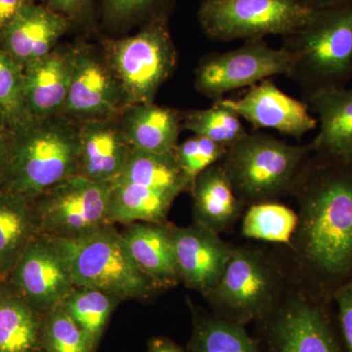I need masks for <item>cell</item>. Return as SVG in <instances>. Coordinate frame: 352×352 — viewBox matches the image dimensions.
<instances>
[{"mask_svg": "<svg viewBox=\"0 0 352 352\" xmlns=\"http://www.w3.org/2000/svg\"><path fill=\"white\" fill-rule=\"evenodd\" d=\"M291 197L298 224L289 244L275 251L293 281L333 300L352 281V159L312 152Z\"/></svg>", "mask_w": 352, "mask_h": 352, "instance_id": "1", "label": "cell"}, {"mask_svg": "<svg viewBox=\"0 0 352 352\" xmlns=\"http://www.w3.org/2000/svg\"><path fill=\"white\" fill-rule=\"evenodd\" d=\"M78 122L63 115L32 118L8 129L1 191L32 201L53 185L76 175Z\"/></svg>", "mask_w": 352, "mask_h": 352, "instance_id": "2", "label": "cell"}, {"mask_svg": "<svg viewBox=\"0 0 352 352\" xmlns=\"http://www.w3.org/2000/svg\"><path fill=\"white\" fill-rule=\"evenodd\" d=\"M292 57L288 75L309 95L346 87L352 80V0L314 10L307 22L283 36Z\"/></svg>", "mask_w": 352, "mask_h": 352, "instance_id": "3", "label": "cell"}, {"mask_svg": "<svg viewBox=\"0 0 352 352\" xmlns=\"http://www.w3.org/2000/svg\"><path fill=\"white\" fill-rule=\"evenodd\" d=\"M289 282L275 249L234 245L223 274L204 298L217 316L247 326L276 305Z\"/></svg>", "mask_w": 352, "mask_h": 352, "instance_id": "4", "label": "cell"}, {"mask_svg": "<svg viewBox=\"0 0 352 352\" xmlns=\"http://www.w3.org/2000/svg\"><path fill=\"white\" fill-rule=\"evenodd\" d=\"M314 152L311 143L289 145L270 134L249 133L219 162L245 207L291 196L298 173Z\"/></svg>", "mask_w": 352, "mask_h": 352, "instance_id": "5", "label": "cell"}, {"mask_svg": "<svg viewBox=\"0 0 352 352\" xmlns=\"http://www.w3.org/2000/svg\"><path fill=\"white\" fill-rule=\"evenodd\" d=\"M254 325L261 352H346L333 300L292 279L276 305Z\"/></svg>", "mask_w": 352, "mask_h": 352, "instance_id": "6", "label": "cell"}, {"mask_svg": "<svg viewBox=\"0 0 352 352\" xmlns=\"http://www.w3.org/2000/svg\"><path fill=\"white\" fill-rule=\"evenodd\" d=\"M76 287L104 292L120 300H148L157 291L132 259L115 224L72 239L54 238Z\"/></svg>", "mask_w": 352, "mask_h": 352, "instance_id": "7", "label": "cell"}, {"mask_svg": "<svg viewBox=\"0 0 352 352\" xmlns=\"http://www.w3.org/2000/svg\"><path fill=\"white\" fill-rule=\"evenodd\" d=\"M168 22L153 21L141 25L133 36L104 41V58L129 106L153 103L175 71L177 53Z\"/></svg>", "mask_w": 352, "mask_h": 352, "instance_id": "8", "label": "cell"}, {"mask_svg": "<svg viewBox=\"0 0 352 352\" xmlns=\"http://www.w3.org/2000/svg\"><path fill=\"white\" fill-rule=\"evenodd\" d=\"M312 12L296 0H203L197 18L212 41H248L292 34Z\"/></svg>", "mask_w": 352, "mask_h": 352, "instance_id": "9", "label": "cell"}, {"mask_svg": "<svg viewBox=\"0 0 352 352\" xmlns=\"http://www.w3.org/2000/svg\"><path fill=\"white\" fill-rule=\"evenodd\" d=\"M111 183L73 175L32 201L39 235L58 239L80 237L109 226Z\"/></svg>", "mask_w": 352, "mask_h": 352, "instance_id": "10", "label": "cell"}, {"mask_svg": "<svg viewBox=\"0 0 352 352\" xmlns=\"http://www.w3.org/2000/svg\"><path fill=\"white\" fill-rule=\"evenodd\" d=\"M292 57L284 47L273 48L264 39L245 41L226 52H214L200 60L195 69L197 91L208 98L252 87L276 75H288Z\"/></svg>", "mask_w": 352, "mask_h": 352, "instance_id": "11", "label": "cell"}, {"mask_svg": "<svg viewBox=\"0 0 352 352\" xmlns=\"http://www.w3.org/2000/svg\"><path fill=\"white\" fill-rule=\"evenodd\" d=\"M8 280L25 302L43 314L61 305L76 288L56 241L44 235L36 236L25 247Z\"/></svg>", "mask_w": 352, "mask_h": 352, "instance_id": "12", "label": "cell"}, {"mask_svg": "<svg viewBox=\"0 0 352 352\" xmlns=\"http://www.w3.org/2000/svg\"><path fill=\"white\" fill-rule=\"evenodd\" d=\"M129 107L105 58L90 46H76V61L62 115L76 122L117 119Z\"/></svg>", "mask_w": 352, "mask_h": 352, "instance_id": "13", "label": "cell"}, {"mask_svg": "<svg viewBox=\"0 0 352 352\" xmlns=\"http://www.w3.org/2000/svg\"><path fill=\"white\" fill-rule=\"evenodd\" d=\"M180 283L205 296L214 288L230 258L233 245L207 227L170 226Z\"/></svg>", "mask_w": 352, "mask_h": 352, "instance_id": "14", "label": "cell"}, {"mask_svg": "<svg viewBox=\"0 0 352 352\" xmlns=\"http://www.w3.org/2000/svg\"><path fill=\"white\" fill-rule=\"evenodd\" d=\"M214 101L249 122L254 129H276L294 138H302L318 124V120L310 115L307 102L285 94L270 78L252 85L237 100L220 98Z\"/></svg>", "mask_w": 352, "mask_h": 352, "instance_id": "15", "label": "cell"}, {"mask_svg": "<svg viewBox=\"0 0 352 352\" xmlns=\"http://www.w3.org/2000/svg\"><path fill=\"white\" fill-rule=\"evenodd\" d=\"M132 149L120 118L78 122L76 175L95 183H112L126 166Z\"/></svg>", "mask_w": 352, "mask_h": 352, "instance_id": "16", "label": "cell"}, {"mask_svg": "<svg viewBox=\"0 0 352 352\" xmlns=\"http://www.w3.org/2000/svg\"><path fill=\"white\" fill-rule=\"evenodd\" d=\"M76 61V46H56L24 67L25 101L32 118L62 115Z\"/></svg>", "mask_w": 352, "mask_h": 352, "instance_id": "17", "label": "cell"}, {"mask_svg": "<svg viewBox=\"0 0 352 352\" xmlns=\"http://www.w3.org/2000/svg\"><path fill=\"white\" fill-rule=\"evenodd\" d=\"M69 27L63 16L32 2L2 32L0 47L25 67L54 50Z\"/></svg>", "mask_w": 352, "mask_h": 352, "instance_id": "18", "label": "cell"}, {"mask_svg": "<svg viewBox=\"0 0 352 352\" xmlns=\"http://www.w3.org/2000/svg\"><path fill=\"white\" fill-rule=\"evenodd\" d=\"M170 226L168 222H132L120 232L138 270L157 292L180 283Z\"/></svg>", "mask_w": 352, "mask_h": 352, "instance_id": "19", "label": "cell"}, {"mask_svg": "<svg viewBox=\"0 0 352 352\" xmlns=\"http://www.w3.org/2000/svg\"><path fill=\"white\" fill-rule=\"evenodd\" d=\"M190 195L194 223L219 234L233 227L247 208L236 196L220 163L212 164L197 177Z\"/></svg>", "mask_w": 352, "mask_h": 352, "instance_id": "20", "label": "cell"}, {"mask_svg": "<svg viewBox=\"0 0 352 352\" xmlns=\"http://www.w3.org/2000/svg\"><path fill=\"white\" fill-rule=\"evenodd\" d=\"M305 102L320 122L318 134L310 142L314 151L352 159V88L319 90Z\"/></svg>", "mask_w": 352, "mask_h": 352, "instance_id": "21", "label": "cell"}, {"mask_svg": "<svg viewBox=\"0 0 352 352\" xmlns=\"http://www.w3.org/2000/svg\"><path fill=\"white\" fill-rule=\"evenodd\" d=\"M183 112L153 103L129 106L120 126L134 149L153 154L173 153L182 131Z\"/></svg>", "mask_w": 352, "mask_h": 352, "instance_id": "22", "label": "cell"}, {"mask_svg": "<svg viewBox=\"0 0 352 352\" xmlns=\"http://www.w3.org/2000/svg\"><path fill=\"white\" fill-rule=\"evenodd\" d=\"M43 320L11 285L0 284V352H43Z\"/></svg>", "mask_w": 352, "mask_h": 352, "instance_id": "23", "label": "cell"}, {"mask_svg": "<svg viewBox=\"0 0 352 352\" xmlns=\"http://www.w3.org/2000/svg\"><path fill=\"white\" fill-rule=\"evenodd\" d=\"M38 235L31 201L0 191V284L9 279L25 247Z\"/></svg>", "mask_w": 352, "mask_h": 352, "instance_id": "24", "label": "cell"}, {"mask_svg": "<svg viewBox=\"0 0 352 352\" xmlns=\"http://www.w3.org/2000/svg\"><path fill=\"white\" fill-rule=\"evenodd\" d=\"M192 318L189 352H261L245 326L226 320L188 300Z\"/></svg>", "mask_w": 352, "mask_h": 352, "instance_id": "25", "label": "cell"}, {"mask_svg": "<svg viewBox=\"0 0 352 352\" xmlns=\"http://www.w3.org/2000/svg\"><path fill=\"white\" fill-rule=\"evenodd\" d=\"M241 232L248 239L288 245L298 224V214L279 201L258 204L245 208Z\"/></svg>", "mask_w": 352, "mask_h": 352, "instance_id": "26", "label": "cell"}, {"mask_svg": "<svg viewBox=\"0 0 352 352\" xmlns=\"http://www.w3.org/2000/svg\"><path fill=\"white\" fill-rule=\"evenodd\" d=\"M120 302V298L98 289L76 287L62 307L82 329L95 349L100 342L111 315Z\"/></svg>", "mask_w": 352, "mask_h": 352, "instance_id": "27", "label": "cell"}, {"mask_svg": "<svg viewBox=\"0 0 352 352\" xmlns=\"http://www.w3.org/2000/svg\"><path fill=\"white\" fill-rule=\"evenodd\" d=\"M182 131L194 132L228 149L249 134L239 117L217 101L210 108L183 112Z\"/></svg>", "mask_w": 352, "mask_h": 352, "instance_id": "28", "label": "cell"}, {"mask_svg": "<svg viewBox=\"0 0 352 352\" xmlns=\"http://www.w3.org/2000/svg\"><path fill=\"white\" fill-rule=\"evenodd\" d=\"M175 0H101L102 22L113 31L168 20Z\"/></svg>", "mask_w": 352, "mask_h": 352, "instance_id": "29", "label": "cell"}, {"mask_svg": "<svg viewBox=\"0 0 352 352\" xmlns=\"http://www.w3.org/2000/svg\"><path fill=\"white\" fill-rule=\"evenodd\" d=\"M41 342L43 352H94L95 349L62 305L43 314Z\"/></svg>", "mask_w": 352, "mask_h": 352, "instance_id": "30", "label": "cell"}, {"mask_svg": "<svg viewBox=\"0 0 352 352\" xmlns=\"http://www.w3.org/2000/svg\"><path fill=\"white\" fill-rule=\"evenodd\" d=\"M0 107L9 129L32 119L25 101L24 67L0 47Z\"/></svg>", "mask_w": 352, "mask_h": 352, "instance_id": "31", "label": "cell"}, {"mask_svg": "<svg viewBox=\"0 0 352 352\" xmlns=\"http://www.w3.org/2000/svg\"><path fill=\"white\" fill-rule=\"evenodd\" d=\"M227 150L228 148L200 135L192 136L176 146L173 154L189 194L197 177L212 164L219 163Z\"/></svg>", "mask_w": 352, "mask_h": 352, "instance_id": "32", "label": "cell"}, {"mask_svg": "<svg viewBox=\"0 0 352 352\" xmlns=\"http://www.w3.org/2000/svg\"><path fill=\"white\" fill-rule=\"evenodd\" d=\"M46 6L63 16L69 25H88L94 19L95 0H46Z\"/></svg>", "mask_w": 352, "mask_h": 352, "instance_id": "33", "label": "cell"}, {"mask_svg": "<svg viewBox=\"0 0 352 352\" xmlns=\"http://www.w3.org/2000/svg\"><path fill=\"white\" fill-rule=\"evenodd\" d=\"M333 302L344 347L346 352H352V281L337 289Z\"/></svg>", "mask_w": 352, "mask_h": 352, "instance_id": "34", "label": "cell"}, {"mask_svg": "<svg viewBox=\"0 0 352 352\" xmlns=\"http://www.w3.org/2000/svg\"><path fill=\"white\" fill-rule=\"evenodd\" d=\"M34 0H0V36L18 14Z\"/></svg>", "mask_w": 352, "mask_h": 352, "instance_id": "35", "label": "cell"}, {"mask_svg": "<svg viewBox=\"0 0 352 352\" xmlns=\"http://www.w3.org/2000/svg\"><path fill=\"white\" fill-rule=\"evenodd\" d=\"M147 352H185L168 338H153L148 344Z\"/></svg>", "mask_w": 352, "mask_h": 352, "instance_id": "36", "label": "cell"}, {"mask_svg": "<svg viewBox=\"0 0 352 352\" xmlns=\"http://www.w3.org/2000/svg\"><path fill=\"white\" fill-rule=\"evenodd\" d=\"M7 154H8V131L0 133V191L6 173Z\"/></svg>", "mask_w": 352, "mask_h": 352, "instance_id": "37", "label": "cell"}, {"mask_svg": "<svg viewBox=\"0 0 352 352\" xmlns=\"http://www.w3.org/2000/svg\"><path fill=\"white\" fill-rule=\"evenodd\" d=\"M300 6L309 9V10H320V9L328 8L344 3L347 0H296Z\"/></svg>", "mask_w": 352, "mask_h": 352, "instance_id": "38", "label": "cell"}, {"mask_svg": "<svg viewBox=\"0 0 352 352\" xmlns=\"http://www.w3.org/2000/svg\"><path fill=\"white\" fill-rule=\"evenodd\" d=\"M9 129L8 119L3 109L0 107V133L6 132Z\"/></svg>", "mask_w": 352, "mask_h": 352, "instance_id": "39", "label": "cell"}]
</instances>
